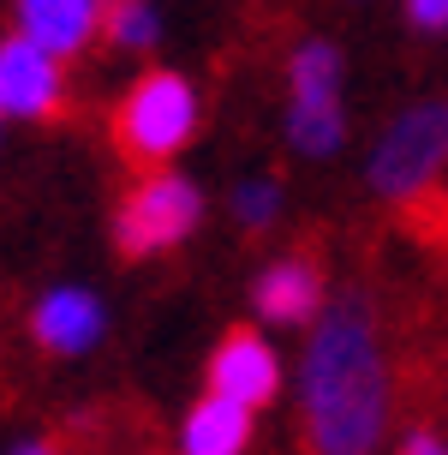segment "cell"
<instances>
[{
  "mask_svg": "<svg viewBox=\"0 0 448 455\" xmlns=\"http://www.w3.org/2000/svg\"><path fill=\"white\" fill-rule=\"evenodd\" d=\"M102 306L84 294V288H60V294H48L43 306H36V318H30V330H36V341H43L48 354H84L90 341L102 336Z\"/></svg>",
  "mask_w": 448,
  "mask_h": 455,
  "instance_id": "obj_8",
  "label": "cell"
},
{
  "mask_svg": "<svg viewBox=\"0 0 448 455\" xmlns=\"http://www.w3.org/2000/svg\"><path fill=\"white\" fill-rule=\"evenodd\" d=\"M389 426V371L365 294L335 299L305 354V437L311 455H371Z\"/></svg>",
  "mask_w": 448,
  "mask_h": 455,
  "instance_id": "obj_1",
  "label": "cell"
},
{
  "mask_svg": "<svg viewBox=\"0 0 448 455\" xmlns=\"http://www.w3.org/2000/svg\"><path fill=\"white\" fill-rule=\"evenodd\" d=\"M246 443H251V408L227 402V395H209V402L185 419L179 455H240Z\"/></svg>",
  "mask_w": 448,
  "mask_h": 455,
  "instance_id": "obj_10",
  "label": "cell"
},
{
  "mask_svg": "<svg viewBox=\"0 0 448 455\" xmlns=\"http://www.w3.org/2000/svg\"><path fill=\"white\" fill-rule=\"evenodd\" d=\"M347 132V120H341V96H293L287 108V138L293 150H305V156H329Z\"/></svg>",
  "mask_w": 448,
  "mask_h": 455,
  "instance_id": "obj_11",
  "label": "cell"
},
{
  "mask_svg": "<svg viewBox=\"0 0 448 455\" xmlns=\"http://www.w3.org/2000/svg\"><path fill=\"white\" fill-rule=\"evenodd\" d=\"M443 162H448V102H419L382 132L377 156H371V186L382 198L406 204V198L430 192Z\"/></svg>",
  "mask_w": 448,
  "mask_h": 455,
  "instance_id": "obj_3",
  "label": "cell"
},
{
  "mask_svg": "<svg viewBox=\"0 0 448 455\" xmlns=\"http://www.w3.org/2000/svg\"><path fill=\"white\" fill-rule=\"evenodd\" d=\"M406 19L419 30H448V0H406Z\"/></svg>",
  "mask_w": 448,
  "mask_h": 455,
  "instance_id": "obj_14",
  "label": "cell"
},
{
  "mask_svg": "<svg viewBox=\"0 0 448 455\" xmlns=\"http://www.w3.org/2000/svg\"><path fill=\"white\" fill-rule=\"evenodd\" d=\"M96 19H102V0H19V36L48 48L54 60L78 54L90 43Z\"/></svg>",
  "mask_w": 448,
  "mask_h": 455,
  "instance_id": "obj_7",
  "label": "cell"
},
{
  "mask_svg": "<svg viewBox=\"0 0 448 455\" xmlns=\"http://www.w3.org/2000/svg\"><path fill=\"white\" fill-rule=\"evenodd\" d=\"M209 389L227 395V402H240V408H263L269 395L281 389V365L269 354V341L251 336V330L222 336L216 360H209Z\"/></svg>",
  "mask_w": 448,
  "mask_h": 455,
  "instance_id": "obj_6",
  "label": "cell"
},
{
  "mask_svg": "<svg viewBox=\"0 0 448 455\" xmlns=\"http://www.w3.org/2000/svg\"><path fill=\"white\" fill-rule=\"evenodd\" d=\"M108 30L120 48H150L156 43V12L144 0H120V6H108Z\"/></svg>",
  "mask_w": 448,
  "mask_h": 455,
  "instance_id": "obj_12",
  "label": "cell"
},
{
  "mask_svg": "<svg viewBox=\"0 0 448 455\" xmlns=\"http://www.w3.org/2000/svg\"><path fill=\"white\" fill-rule=\"evenodd\" d=\"M401 455H448V450H443V443H436V437H425V432H419V437H413V443H406Z\"/></svg>",
  "mask_w": 448,
  "mask_h": 455,
  "instance_id": "obj_15",
  "label": "cell"
},
{
  "mask_svg": "<svg viewBox=\"0 0 448 455\" xmlns=\"http://www.w3.org/2000/svg\"><path fill=\"white\" fill-rule=\"evenodd\" d=\"M203 216V198L192 180H179L168 168L156 174H144V180L126 192V204H120V222H114V240L126 258H150V251H168L179 246Z\"/></svg>",
  "mask_w": 448,
  "mask_h": 455,
  "instance_id": "obj_4",
  "label": "cell"
},
{
  "mask_svg": "<svg viewBox=\"0 0 448 455\" xmlns=\"http://www.w3.org/2000/svg\"><path fill=\"white\" fill-rule=\"evenodd\" d=\"M192 126H198V96H192V84L179 72H144L132 91H126L120 114H114V144H120V156L132 162V168L156 174L161 162L192 138Z\"/></svg>",
  "mask_w": 448,
  "mask_h": 455,
  "instance_id": "obj_2",
  "label": "cell"
},
{
  "mask_svg": "<svg viewBox=\"0 0 448 455\" xmlns=\"http://www.w3.org/2000/svg\"><path fill=\"white\" fill-rule=\"evenodd\" d=\"M19 455H48V450H36V443H30V450H19Z\"/></svg>",
  "mask_w": 448,
  "mask_h": 455,
  "instance_id": "obj_16",
  "label": "cell"
},
{
  "mask_svg": "<svg viewBox=\"0 0 448 455\" xmlns=\"http://www.w3.org/2000/svg\"><path fill=\"white\" fill-rule=\"evenodd\" d=\"M54 108H60V60L30 36H6L0 43V114L36 120Z\"/></svg>",
  "mask_w": 448,
  "mask_h": 455,
  "instance_id": "obj_5",
  "label": "cell"
},
{
  "mask_svg": "<svg viewBox=\"0 0 448 455\" xmlns=\"http://www.w3.org/2000/svg\"><path fill=\"white\" fill-rule=\"evenodd\" d=\"M275 204H281L275 180H246L240 192H233V216H240V228H269L275 222Z\"/></svg>",
  "mask_w": 448,
  "mask_h": 455,
  "instance_id": "obj_13",
  "label": "cell"
},
{
  "mask_svg": "<svg viewBox=\"0 0 448 455\" xmlns=\"http://www.w3.org/2000/svg\"><path fill=\"white\" fill-rule=\"evenodd\" d=\"M323 299V270L311 258H281L257 275V312L269 323H305Z\"/></svg>",
  "mask_w": 448,
  "mask_h": 455,
  "instance_id": "obj_9",
  "label": "cell"
}]
</instances>
